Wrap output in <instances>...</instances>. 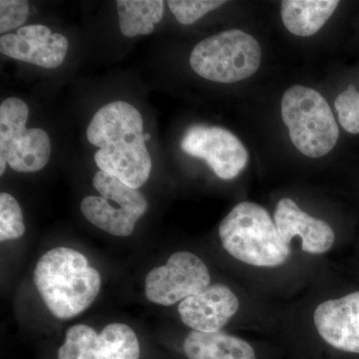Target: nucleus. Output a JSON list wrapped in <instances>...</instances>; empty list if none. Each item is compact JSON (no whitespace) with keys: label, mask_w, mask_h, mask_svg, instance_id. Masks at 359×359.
Returning <instances> with one entry per match:
<instances>
[{"label":"nucleus","mask_w":359,"mask_h":359,"mask_svg":"<svg viewBox=\"0 0 359 359\" xmlns=\"http://www.w3.org/2000/svg\"><path fill=\"white\" fill-rule=\"evenodd\" d=\"M144 135L140 112L124 101L101 107L86 131L90 143L99 148L94 160L100 171L133 189L143 186L152 170Z\"/></svg>","instance_id":"obj_1"},{"label":"nucleus","mask_w":359,"mask_h":359,"mask_svg":"<svg viewBox=\"0 0 359 359\" xmlns=\"http://www.w3.org/2000/svg\"><path fill=\"white\" fill-rule=\"evenodd\" d=\"M35 287L45 306L60 320H70L93 304L101 276L77 250L58 247L40 257L34 269Z\"/></svg>","instance_id":"obj_2"},{"label":"nucleus","mask_w":359,"mask_h":359,"mask_svg":"<svg viewBox=\"0 0 359 359\" xmlns=\"http://www.w3.org/2000/svg\"><path fill=\"white\" fill-rule=\"evenodd\" d=\"M219 236L230 256L257 268L282 266L292 252L269 212L257 203L235 205L219 224Z\"/></svg>","instance_id":"obj_3"},{"label":"nucleus","mask_w":359,"mask_h":359,"mask_svg":"<svg viewBox=\"0 0 359 359\" xmlns=\"http://www.w3.org/2000/svg\"><path fill=\"white\" fill-rule=\"evenodd\" d=\"M282 117L290 140L304 156L320 158L337 145L339 126L325 97L302 85L283 93Z\"/></svg>","instance_id":"obj_4"},{"label":"nucleus","mask_w":359,"mask_h":359,"mask_svg":"<svg viewBox=\"0 0 359 359\" xmlns=\"http://www.w3.org/2000/svg\"><path fill=\"white\" fill-rule=\"evenodd\" d=\"M261 59V46L256 39L242 30L231 29L196 45L190 65L199 76L210 81L235 83L252 76Z\"/></svg>","instance_id":"obj_5"},{"label":"nucleus","mask_w":359,"mask_h":359,"mask_svg":"<svg viewBox=\"0 0 359 359\" xmlns=\"http://www.w3.org/2000/svg\"><path fill=\"white\" fill-rule=\"evenodd\" d=\"M29 116L27 104L7 98L0 105V175L6 164L20 173L43 169L50 159L51 144L42 129L26 128Z\"/></svg>","instance_id":"obj_6"},{"label":"nucleus","mask_w":359,"mask_h":359,"mask_svg":"<svg viewBox=\"0 0 359 359\" xmlns=\"http://www.w3.org/2000/svg\"><path fill=\"white\" fill-rule=\"evenodd\" d=\"M211 285V275L204 261L190 252H177L165 266L153 269L146 276L148 301L170 306Z\"/></svg>","instance_id":"obj_7"},{"label":"nucleus","mask_w":359,"mask_h":359,"mask_svg":"<svg viewBox=\"0 0 359 359\" xmlns=\"http://www.w3.org/2000/svg\"><path fill=\"white\" fill-rule=\"evenodd\" d=\"M140 344L131 327L110 323L97 334L86 325L71 327L65 344L58 349V359H139Z\"/></svg>","instance_id":"obj_8"},{"label":"nucleus","mask_w":359,"mask_h":359,"mask_svg":"<svg viewBox=\"0 0 359 359\" xmlns=\"http://www.w3.org/2000/svg\"><path fill=\"white\" fill-rule=\"evenodd\" d=\"M181 149L186 154L205 160L223 180L238 177L249 161L247 149L240 139L218 126H191L182 138Z\"/></svg>","instance_id":"obj_9"},{"label":"nucleus","mask_w":359,"mask_h":359,"mask_svg":"<svg viewBox=\"0 0 359 359\" xmlns=\"http://www.w3.org/2000/svg\"><path fill=\"white\" fill-rule=\"evenodd\" d=\"M68 40L59 33H52L44 25L21 27L16 34L0 37V52L16 60L53 69L62 65L67 54Z\"/></svg>","instance_id":"obj_10"},{"label":"nucleus","mask_w":359,"mask_h":359,"mask_svg":"<svg viewBox=\"0 0 359 359\" xmlns=\"http://www.w3.org/2000/svg\"><path fill=\"white\" fill-rule=\"evenodd\" d=\"M313 323L328 346L359 354V292L321 302L314 309Z\"/></svg>","instance_id":"obj_11"},{"label":"nucleus","mask_w":359,"mask_h":359,"mask_svg":"<svg viewBox=\"0 0 359 359\" xmlns=\"http://www.w3.org/2000/svg\"><path fill=\"white\" fill-rule=\"evenodd\" d=\"M238 308L240 302L235 292L216 283L180 302L178 311L182 321L193 330L217 332L238 313Z\"/></svg>","instance_id":"obj_12"},{"label":"nucleus","mask_w":359,"mask_h":359,"mask_svg":"<svg viewBox=\"0 0 359 359\" xmlns=\"http://www.w3.org/2000/svg\"><path fill=\"white\" fill-rule=\"evenodd\" d=\"M273 221L280 237L287 245L294 238H302V249L308 254H325L334 244L335 235L332 226L302 211L290 198L278 201Z\"/></svg>","instance_id":"obj_13"},{"label":"nucleus","mask_w":359,"mask_h":359,"mask_svg":"<svg viewBox=\"0 0 359 359\" xmlns=\"http://www.w3.org/2000/svg\"><path fill=\"white\" fill-rule=\"evenodd\" d=\"M183 347L188 359H257L249 342L223 332L193 330L187 335Z\"/></svg>","instance_id":"obj_14"},{"label":"nucleus","mask_w":359,"mask_h":359,"mask_svg":"<svg viewBox=\"0 0 359 359\" xmlns=\"http://www.w3.org/2000/svg\"><path fill=\"white\" fill-rule=\"evenodd\" d=\"M339 4L337 0H285L282 2L283 25L297 36H311L320 32Z\"/></svg>","instance_id":"obj_15"},{"label":"nucleus","mask_w":359,"mask_h":359,"mask_svg":"<svg viewBox=\"0 0 359 359\" xmlns=\"http://www.w3.org/2000/svg\"><path fill=\"white\" fill-rule=\"evenodd\" d=\"M81 212L90 223L110 235L128 237L134 231L139 218L122 208L113 207L108 200L88 196L81 202Z\"/></svg>","instance_id":"obj_16"},{"label":"nucleus","mask_w":359,"mask_h":359,"mask_svg":"<svg viewBox=\"0 0 359 359\" xmlns=\"http://www.w3.org/2000/svg\"><path fill=\"white\" fill-rule=\"evenodd\" d=\"M120 30L127 37L148 35L164 15L162 0H118Z\"/></svg>","instance_id":"obj_17"},{"label":"nucleus","mask_w":359,"mask_h":359,"mask_svg":"<svg viewBox=\"0 0 359 359\" xmlns=\"http://www.w3.org/2000/svg\"><path fill=\"white\" fill-rule=\"evenodd\" d=\"M93 185L101 197L111 200L141 218L148 210V202L137 189L131 188L119 179L106 172L99 171L94 176Z\"/></svg>","instance_id":"obj_18"},{"label":"nucleus","mask_w":359,"mask_h":359,"mask_svg":"<svg viewBox=\"0 0 359 359\" xmlns=\"http://www.w3.org/2000/svg\"><path fill=\"white\" fill-rule=\"evenodd\" d=\"M25 233L22 211L13 196L0 194V241L18 240Z\"/></svg>","instance_id":"obj_19"},{"label":"nucleus","mask_w":359,"mask_h":359,"mask_svg":"<svg viewBox=\"0 0 359 359\" xmlns=\"http://www.w3.org/2000/svg\"><path fill=\"white\" fill-rule=\"evenodd\" d=\"M175 18L181 25H190L226 1L221 0H170L167 2Z\"/></svg>","instance_id":"obj_20"},{"label":"nucleus","mask_w":359,"mask_h":359,"mask_svg":"<svg viewBox=\"0 0 359 359\" xmlns=\"http://www.w3.org/2000/svg\"><path fill=\"white\" fill-rule=\"evenodd\" d=\"M335 110L340 125L346 132L359 133V92L351 84L335 99Z\"/></svg>","instance_id":"obj_21"},{"label":"nucleus","mask_w":359,"mask_h":359,"mask_svg":"<svg viewBox=\"0 0 359 359\" xmlns=\"http://www.w3.org/2000/svg\"><path fill=\"white\" fill-rule=\"evenodd\" d=\"M29 15V4L25 0L0 1V33L20 27Z\"/></svg>","instance_id":"obj_22"},{"label":"nucleus","mask_w":359,"mask_h":359,"mask_svg":"<svg viewBox=\"0 0 359 359\" xmlns=\"http://www.w3.org/2000/svg\"><path fill=\"white\" fill-rule=\"evenodd\" d=\"M144 139H145L146 142L150 140L151 135L150 134H145V135H144Z\"/></svg>","instance_id":"obj_23"}]
</instances>
